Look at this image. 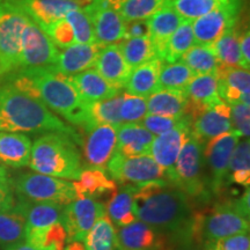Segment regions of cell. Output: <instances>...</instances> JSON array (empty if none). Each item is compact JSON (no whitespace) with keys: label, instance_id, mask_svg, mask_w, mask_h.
<instances>
[{"label":"cell","instance_id":"1","mask_svg":"<svg viewBox=\"0 0 250 250\" xmlns=\"http://www.w3.org/2000/svg\"><path fill=\"white\" fill-rule=\"evenodd\" d=\"M190 197L166 179L134 186L133 208L137 220L169 237L171 243L195 234L199 240L198 213Z\"/></svg>","mask_w":250,"mask_h":250},{"label":"cell","instance_id":"2","mask_svg":"<svg viewBox=\"0 0 250 250\" xmlns=\"http://www.w3.org/2000/svg\"><path fill=\"white\" fill-rule=\"evenodd\" d=\"M0 131L20 133L62 132L83 143L80 134L42 101L2 81L0 83Z\"/></svg>","mask_w":250,"mask_h":250},{"label":"cell","instance_id":"3","mask_svg":"<svg viewBox=\"0 0 250 250\" xmlns=\"http://www.w3.org/2000/svg\"><path fill=\"white\" fill-rule=\"evenodd\" d=\"M29 79L36 98L54 114L83 127L87 123V103L81 100L71 78L52 66L20 70Z\"/></svg>","mask_w":250,"mask_h":250},{"label":"cell","instance_id":"4","mask_svg":"<svg viewBox=\"0 0 250 250\" xmlns=\"http://www.w3.org/2000/svg\"><path fill=\"white\" fill-rule=\"evenodd\" d=\"M79 145L83 143L70 134L43 133L31 145L28 166L39 174L77 181L83 169Z\"/></svg>","mask_w":250,"mask_h":250},{"label":"cell","instance_id":"5","mask_svg":"<svg viewBox=\"0 0 250 250\" xmlns=\"http://www.w3.org/2000/svg\"><path fill=\"white\" fill-rule=\"evenodd\" d=\"M204 143L191 132L181 149L173 170L166 174V180L190 198L206 202L211 192L204 174Z\"/></svg>","mask_w":250,"mask_h":250},{"label":"cell","instance_id":"6","mask_svg":"<svg viewBox=\"0 0 250 250\" xmlns=\"http://www.w3.org/2000/svg\"><path fill=\"white\" fill-rule=\"evenodd\" d=\"M15 197L28 202L66 206L77 199L73 182L39 173H23L12 179Z\"/></svg>","mask_w":250,"mask_h":250},{"label":"cell","instance_id":"7","mask_svg":"<svg viewBox=\"0 0 250 250\" xmlns=\"http://www.w3.org/2000/svg\"><path fill=\"white\" fill-rule=\"evenodd\" d=\"M28 17L4 0L0 8V83L20 71L21 36Z\"/></svg>","mask_w":250,"mask_h":250},{"label":"cell","instance_id":"8","mask_svg":"<svg viewBox=\"0 0 250 250\" xmlns=\"http://www.w3.org/2000/svg\"><path fill=\"white\" fill-rule=\"evenodd\" d=\"M249 219L236 208L233 201L217 204L208 214H202L199 236L205 241L249 233Z\"/></svg>","mask_w":250,"mask_h":250},{"label":"cell","instance_id":"9","mask_svg":"<svg viewBox=\"0 0 250 250\" xmlns=\"http://www.w3.org/2000/svg\"><path fill=\"white\" fill-rule=\"evenodd\" d=\"M110 179L121 184H143L149 181L166 179V170L153 160L152 156H123L115 152L108 162Z\"/></svg>","mask_w":250,"mask_h":250},{"label":"cell","instance_id":"10","mask_svg":"<svg viewBox=\"0 0 250 250\" xmlns=\"http://www.w3.org/2000/svg\"><path fill=\"white\" fill-rule=\"evenodd\" d=\"M240 139L241 134L233 129L229 132L210 139L204 147L205 164L210 170L208 184L210 192L213 195H219L226 186L230 156Z\"/></svg>","mask_w":250,"mask_h":250},{"label":"cell","instance_id":"11","mask_svg":"<svg viewBox=\"0 0 250 250\" xmlns=\"http://www.w3.org/2000/svg\"><path fill=\"white\" fill-rule=\"evenodd\" d=\"M242 0H228L220 7L192 21L195 44L211 45L239 22Z\"/></svg>","mask_w":250,"mask_h":250},{"label":"cell","instance_id":"12","mask_svg":"<svg viewBox=\"0 0 250 250\" xmlns=\"http://www.w3.org/2000/svg\"><path fill=\"white\" fill-rule=\"evenodd\" d=\"M58 54L50 37L28 18L21 36L20 70L52 66Z\"/></svg>","mask_w":250,"mask_h":250},{"label":"cell","instance_id":"13","mask_svg":"<svg viewBox=\"0 0 250 250\" xmlns=\"http://www.w3.org/2000/svg\"><path fill=\"white\" fill-rule=\"evenodd\" d=\"M104 214V204L92 198H77L64 206L62 224L66 229L67 241H83L95 221Z\"/></svg>","mask_w":250,"mask_h":250},{"label":"cell","instance_id":"14","mask_svg":"<svg viewBox=\"0 0 250 250\" xmlns=\"http://www.w3.org/2000/svg\"><path fill=\"white\" fill-rule=\"evenodd\" d=\"M192 122L188 116L180 118L177 124L167 132L156 136L151 144L148 155L166 170H173L183 145L191 134Z\"/></svg>","mask_w":250,"mask_h":250},{"label":"cell","instance_id":"15","mask_svg":"<svg viewBox=\"0 0 250 250\" xmlns=\"http://www.w3.org/2000/svg\"><path fill=\"white\" fill-rule=\"evenodd\" d=\"M83 131L86 133L85 142H83L86 162L92 168L107 170L108 162L116 152L117 127L100 124Z\"/></svg>","mask_w":250,"mask_h":250},{"label":"cell","instance_id":"16","mask_svg":"<svg viewBox=\"0 0 250 250\" xmlns=\"http://www.w3.org/2000/svg\"><path fill=\"white\" fill-rule=\"evenodd\" d=\"M118 250H173L169 237L143 221H134L117 232Z\"/></svg>","mask_w":250,"mask_h":250},{"label":"cell","instance_id":"17","mask_svg":"<svg viewBox=\"0 0 250 250\" xmlns=\"http://www.w3.org/2000/svg\"><path fill=\"white\" fill-rule=\"evenodd\" d=\"M188 102L184 116L191 122L202 112L224 101L219 95V80L215 74H196L187 86Z\"/></svg>","mask_w":250,"mask_h":250},{"label":"cell","instance_id":"18","mask_svg":"<svg viewBox=\"0 0 250 250\" xmlns=\"http://www.w3.org/2000/svg\"><path fill=\"white\" fill-rule=\"evenodd\" d=\"M23 12L43 31L66 15L71 9L83 7L74 0H7Z\"/></svg>","mask_w":250,"mask_h":250},{"label":"cell","instance_id":"19","mask_svg":"<svg viewBox=\"0 0 250 250\" xmlns=\"http://www.w3.org/2000/svg\"><path fill=\"white\" fill-rule=\"evenodd\" d=\"M83 9L92 20L95 42L99 45L116 44L124 40L126 22L121 17L120 12L109 7L88 9L83 6Z\"/></svg>","mask_w":250,"mask_h":250},{"label":"cell","instance_id":"20","mask_svg":"<svg viewBox=\"0 0 250 250\" xmlns=\"http://www.w3.org/2000/svg\"><path fill=\"white\" fill-rule=\"evenodd\" d=\"M219 80V95L228 104L243 102L249 104L250 73L241 67L219 65L215 72Z\"/></svg>","mask_w":250,"mask_h":250},{"label":"cell","instance_id":"21","mask_svg":"<svg viewBox=\"0 0 250 250\" xmlns=\"http://www.w3.org/2000/svg\"><path fill=\"white\" fill-rule=\"evenodd\" d=\"M233 130L230 120V105L221 101L211 109L202 112L192 121L191 132L203 142L213 139Z\"/></svg>","mask_w":250,"mask_h":250},{"label":"cell","instance_id":"22","mask_svg":"<svg viewBox=\"0 0 250 250\" xmlns=\"http://www.w3.org/2000/svg\"><path fill=\"white\" fill-rule=\"evenodd\" d=\"M94 68L109 83L118 89L125 88L131 74V67L125 62L120 45L110 44L102 46L98 58L94 62Z\"/></svg>","mask_w":250,"mask_h":250},{"label":"cell","instance_id":"23","mask_svg":"<svg viewBox=\"0 0 250 250\" xmlns=\"http://www.w3.org/2000/svg\"><path fill=\"white\" fill-rule=\"evenodd\" d=\"M102 46L98 43L80 44L76 43L66 49L59 50V54L52 67L65 76H74L94 66Z\"/></svg>","mask_w":250,"mask_h":250},{"label":"cell","instance_id":"24","mask_svg":"<svg viewBox=\"0 0 250 250\" xmlns=\"http://www.w3.org/2000/svg\"><path fill=\"white\" fill-rule=\"evenodd\" d=\"M77 192V198H92L98 201H108L117 191V184L108 176L105 170L99 168H87L83 169L77 182H73Z\"/></svg>","mask_w":250,"mask_h":250},{"label":"cell","instance_id":"25","mask_svg":"<svg viewBox=\"0 0 250 250\" xmlns=\"http://www.w3.org/2000/svg\"><path fill=\"white\" fill-rule=\"evenodd\" d=\"M182 21L183 19L170 7L168 2L147 20L149 30L148 37L154 46L156 58L160 59L161 62L166 44L175 30L182 23Z\"/></svg>","mask_w":250,"mask_h":250},{"label":"cell","instance_id":"26","mask_svg":"<svg viewBox=\"0 0 250 250\" xmlns=\"http://www.w3.org/2000/svg\"><path fill=\"white\" fill-rule=\"evenodd\" d=\"M70 78L79 93L81 100L85 103H93L111 99L121 94L122 90L110 85L104 78L100 76L95 68H88V70L74 74Z\"/></svg>","mask_w":250,"mask_h":250},{"label":"cell","instance_id":"27","mask_svg":"<svg viewBox=\"0 0 250 250\" xmlns=\"http://www.w3.org/2000/svg\"><path fill=\"white\" fill-rule=\"evenodd\" d=\"M31 140L27 134L0 131V165L22 168L29 165Z\"/></svg>","mask_w":250,"mask_h":250},{"label":"cell","instance_id":"28","mask_svg":"<svg viewBox=\"0 0 250 250\" xmlns=\"http://www.w3.org/2000/svg\"><path fill=\"white\" fill-rule=\"evenodd\" d=\"M155 136L140 123H125L117 127L116 152L123 156L148 155Z\"/></svg>","mask_w":250,"mask_h":250},{"label":"cell","instance_id":"29","mask_svg":"<svg viewBox=\"0 0 250 250\" xmlns=\"http://www.w3.org/2000/svg\"><path fill=\"white\" fill-rule=\"evenodd\" d=\"M162 62L159 58H153L144 62L131 71L125 89L132 95L148 98L159 89V76L162 67Z\"/></svg>","mask_w":250,"mask_h":250},{"label":"cell","instance_id":"30","mask_svg":"<svg viewBox=\"0 0 250 250\" xmlns=\"http://www.w3.org/2000/svg\"><path fill=\"white\" fill-rule=\"evenodd\" d=\"M147 114L181 118L184 116L188 98L186 90L158 89L147 99Z\"/></svg>","mask_w":250,"mask_h":250},{"label":"cell","instance_id":"31","mask_svg":"<svg viewBox=\"0 0 250 250\" xmlns=\"http://www.w3.org/2000/svg\"><path fill=\"white\" fill-rule=\"evenodd\" d=\"M26 233V215L23 206L17 198L12 208L0 212V247L6 249L22 242Z\"/></svg>","mask_w":250,"mask_h":250},{"label":"cell","instance_id":"32","mask_svg":"<svg viewBox=\"0 0 250 250\" xmlns=\"http://www.w3.org/2000/svg\"><path fill=\"white\" fill-rule=\"evenodd\" d=\"M134 184H122L120 190L108 199L105 211L112 224L124 227L137 221L133 208Z\"/></svg>","mask_w":250,"mask_h":250},{"label":"cell","instance_id":"33","mask_svg":"<svg viewBox=\"0 0 250 250\" xmlns=\"http://www.w3.org/2000/svg\"><path fill=\"white\" fill-rule=\"evenodd\" d=\"M26 215V230L40 229L55 223H62L64 206L46 202H28L18 198Z\"/></svg>","mask_w":250,"mask_h":250},{"label":"cell","instance_id":"34","mask_svg":"<svg viewBox=\"0 0 250 250\" xmlns=\"http://www.w3.org/2000/svg\"><path fill=\"white\" fill-rule=\"evenodd\" d=\"M122 103V93L114 98L93 103H87V123L83 130L100 124H109L118 127L122 122L120 109Z\"/></svg>","mask_w":250,"mask_h":250},{"label":"cell","instance_id":"35","mask_svg":"<svg viewBox=\"0 0 250 250\" xmlns=\"http://www.w3.org/2000/svg\"><path fill=\"white\" fill-rule=\"evenodd\" d=\"M219 62L225 66L245 68L240 50V24L237 22L211 44Z\"/></svg>","mask_w":250,"mask_h":250},{"label":"cell","instance_id":"36","mask_svg":"<svg viewBox=\"0 0 250 250\" xmlns=\"http://www.w3.org/2000/svg\"><path fill=\"white\" fill-rule=\"evenodd\" d=\"M24 240L40 250H65L67 233L62 223H55L40 229L26 230Z\"/></svg>","mask_w":250,"mask_h":250},{"label":"cell","instance_id":"37","mask_svg":"<svg viewBox=\"0 0 250 250\" xmlns=\"http://www.w3.org/2000/svg\"><path fill=\"white\" fill-rule=\"evenodd\" d=\"M83 242L85 250H118L117 230L108 214L95 221Z\"/></svg>","mask_w":250,"mask_h":250},{"label":"cell","instance_id":"38","mask_svg":"<svg viewBox=\"0 0 250 250\" xmlns=\"http://www.w3.org/2000/svg\"><path fill=\"white\" fill-rule=\"evenodd\" d=\"M191 68L195 74H215L219 62L212 45L193 44L180 59Z\"/></svg>","mask_w":250,"mask_h":250},{"label":"cell","instance_id":"39","mask_svg":"<svg viewBox=\"0 0 250 250\" xmlns=\"http://www.w3.org/2000/svg\"><path fill=\"white\" fill-rule=\"evenodd\" d=\"M118 45L131 70L156 57L154 46L148 36L123 40Z\"/></svg>","mask_w":250,"mask_h":250},{"label":"cell","instance_id":"40","mask_svg":"<svg viewBox=\"0 0 250 250\" xmlns=\"http://www.w3.org/2000/svg\"><path fill=\"white\" fill-rule=\"evenodd\" d=\"M193 44H195V37H193L192 22L183 20L166 44L164 55H162V62H175L180 61Z\"/></svg>","mask_w":250,"mask_h":250},{"label":"cell","instance_id":"41","mask_svg":"<svg viewBox=\"0 0 250 250\" xmlns=\"http://www.w3.org/2000/svg\"><path fill=\"white\" fill-rule=\"evenodd\" d=\"M196 74L182 61L164 62L159 76V89L184 90Z\"/></svg>","mask_w":250,"mask_h":250},{"label":"cell","instance_id":"42","mask_svg":"<svg viewBox=\"0 0 250 250\" xmlns=\"http://www.w3.org/2000/svg\"><path fill=\"white\" fill-rule=\"evenodd\" d=\"M226 1L228 0H168V4L184 21L192 22L220 7Z\"/></svg>","mask_w":250,"mask_h":250},{"label":"cell","instance_id":"43","mask_svg":"<svg viewBox=\"0 0 250 250\" xmlns=\"http://www.w3.org/2000/svg\"><path fill=\"white\" fill-rule=\"evenodd\" d=\"M167 2L168 0H126L118 12L125 22L134 20H148Z\"/></svg>","mask_w":250,"mask_h":250},{"label":"cell","instance_id":"44","mask_svg":"<svg viewBox=\"0 0 250 250\" xmlns=\"http://www.w3.org/2000/svg\"><path fill=\"white\" fill-rule=\"evenodd\" d=\"M64 18L68 21L72 29H73L76 43H80V44L96 43L92 20H90L89 15L86 13L83 7L71 9Z\"/></svg>","mask_w":250,"mask_h":250},{"label":"cell","instance_id":"45","mask_svg":"<svg viewBox=\"0 0 250 250\" xmlns=\"http://www.w3.org/2000/svg\"><path fill=\"white\" fill-rule=\"evenodd\" d=\"M120 115L122 122L125 123H140L147 115V100L129 93H122Z\"/></svg>","mask_w":250,"mask_h":250},{"label":"cell","instance_id":"46","mask_svg":"<svg viewBox=\"0 0 250 250\" xmlns=\"http://www.w3.org/2000/svg\"><path fill=\"white\" fill-rule=\"evenodd\" d=\"M44 33L50 37L52 43L61 50L66 49L72 44H76L73 29L65 18L51 24Z\"/></svg>","mask_w":250,"mask_h":250},{"label":"cell","instance_id":"47","mask_svg":"<svg viewBox=\"0 0 250 250\" xmlns=\"http://www.w3.org/2000/svg\"><path fill=\"white\" fill-rule=\"evenodd\" d=\"M204 250H250L249 233L205 241Z\"/></svg>","mask_w":250,"mask_h":250},{"label":"cell","instance_id":"48","mask_svg":"<svg viewBox=\"0 0 250 250\" xmlns=\"http://www.w3.org/2000/svg\"><path fill=\"white\" fill-rule=\"evenodd\" d=\"M230 120L233 129L241 134L243 138H249L250 133V109L249 104L236 102L230 104Z\"/></svg>","mask_w":250,"mask_h":250},{"label":"cell","instance_id":"49","mask_svg":"<svg viewBox=\"0 0 250 250\" xmlns=\"http://www.w3.org/2000/svg\"><path fill=\"white\" fill-rule=\"evenodd\" d=\"M237 170H250L249 138L239 140L232 153L228 166V175Z\"/></svg>","mask_w":250,"mask_h":250},{"label":"cell","instance_id":"50","mask_svg":"<svg viewBox=\"0 0 250 250\" xmlns=\"http://www.w3.org/2000/svg\"><path fill=\"white\" fill-rule=\"evenodd\" d=\"M179 121L180 118L147 114L143 118L142 122H140V124H142L146 130H148L149 132L153 133L156 137V136H160L162 133L167 132V131H169L170 129H173Z\"/></svg>","mask_w":250,"mask_h":250},{"label":"cell","instance_id":"51","mask_svg":"<svg viewBox=\"0 0 250 250\" xmlns=\"http://www.w3.org/2000/svg\"><path fill=\"white\" fill-rule=\"evenodd\" d=\"M17 202L13 187H12V177L0 176V212L12 208Z\"/></svg>","mask_w":250,"mask_h":250},{"label":"cell","instance_id":"52","mask_svg":"<svg viewBox=\"0 0 250 250\" xmlns=\"http://www.w3.org/2000/svg\"><path fill=\"white\" fill-rule=\"evenodd\" d=\"M148 35L149 30L147 20H134L130 21V22H126L124 40L136 39V37H144Z\"/></svg>","mask_w":250,"mask_h":250},{"label":"cell","instance_id":"53","mask_svg":"<svg viewBox=\"0 0 250 250\" xmlns=\"http://www.w3.org/2000/svg\"><path fill=\"white\" fill-rule=\"evenodd\" d=\"M250 33L249 28H243L240 30V50H241L242 62L245 65L246 70H249V61H250Z\"/></svg>","mask_w":250,"mask_h":250},{"label":"cell","instance_id":"54","mask_svg":"<svg viewBox=\"0 0 250 250\" xmlns=\"http://www.w3.org/2000/svg\"><path fill=\"white\" fill-rule=\"evenodd\" d=\"M198 239L193 234H189L173 243V250H201L198 246Z\"/></svg>","mask_w":250,"mask_h":250},{"label":"cell","instance_id":"55","mask_svg":"<svg viewBox=\"0 0 250 250\" xmlns=\"http://www.w3.org/2000/svg\"><path fill=\"white\" fill-rule=\"evenodd\" d=\"M228 182L235 183L237 186L249 188L250 186V170H237L228 175Z\"/></svg>","mask_w":250,"mask_h":250},{"label":"cell","instance_id":"56","mask_svg":"<svg viewBox=\"0 0 250 250\" xmlns=\"http://www.w3.org/2000/svg\"><path fill=\"white\" fill-rule=\"evenodd\" d=\"M5 250H40V249L30 246L29 243H27V242H20V243H17V245L7 247Z\"/></svg>","mask_w":250,"mask_h":250},{"label":"cell","instance_id":"57","mask_svg":"<svg viewBox=\"0 0 250 250\" xmlns=\"http://www.w3.org/2000/svg\"><path fill=\"white\" fill-rule=\"evenodd\" d=\"M65 250H85L83 241H67Z\"/></svg>","mask_w":250,"mask_h":250},{"label":"cell","instance_id":"58","mask_svg":"<svg viewBox=\"0 0 250 250\" xmlns=\"http://www.w3.org/2000/svg\"><path fill=\"white\" fill-rule=\"evenodd\" d=\"M8 173L7 170H6V168L4 167V166L0 165V176H7Z\"/></svg>","mask_w":250,"mask_h":250},{"label":"cell","instance_id":"59","mask_svg":"<svg viewBox=\"0 0 250 250\" xmlns=\"http://www.w3.org/2000/svg\"><path fill=\"white\" fill-rule=\"evenodd\" d=\"M74 1L78 2V4H79L80 6H83H83H86L87 4H88V2L92 1V0H74Z\"/></svg>","mask_w":250,"mask_h":250},{"label":"cell","instance_id":"60","mask_svg":"<svg viewBox=\"0 0 250 250\" xmlns=\"http://www.w3.org/2000/svg\"><path fill=\"white\" fill-rule=\"evenodd\" d=\"M2 2H4V0H0V8H1V6H2Z\"/></svg>","mask_w":250,"mask_h":250},{"label":"cell","instance_id":"61","mask_svg":"<svg viewBox=\"0 0 250 250\" xmlns=\"http://www.w3.org/2000/svg\"></svg>","mask_w":250,"mask_h":250}]
</instances>
